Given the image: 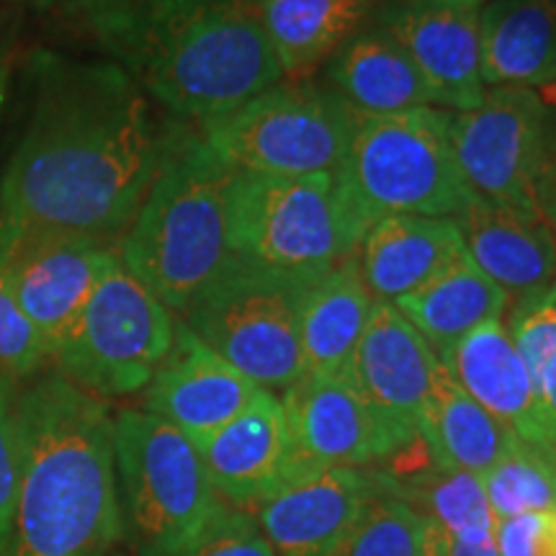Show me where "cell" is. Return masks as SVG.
I'll list each match as a JSON object with an SVG mask.
<instances>
[{"label": "cell", "mask_w": 556, "mask_h": 556, "mask_svg": "<svg viewBox=\"0 0 556 556\" xmlns=\"http://www.w3.org/2000/svg\"><path fill=\"white\" fill-rule=\"evenodd\" d=\"M31 111L0 180V268L47 240L119 248L160 168L168 122L106 60L29 54Z\"/></svg>", "instance_id": "6da1fadb"}, {"label": "cell", "mask_w": 556, "mask_h": 556, "mask_svg": "<svg viewBox=\"0 0 556 556\" xmlns=\"http://www.w3.org/2000/svg\"><path fill=\"white\" fill-rule=\"evenodd\" d=\"M47 13L54 31L184 124L225 116L283 80L242 0H50Z\"/></svg>", "instance_id": "7a4b0ae2"}, {"label": "cell", "mask_w": 556, "mask_h": 556, "mask_svg": "<svg viewBox=\"0 0 556 556\" xmlns=\"http://www.w3.org/2000/svg\"><path fill=\"white\" fill-rule=\"evenodd\" d=\"M21 467L0 556H109L119 544L114 417L58 371L18 387Z\"/></svg>", "instance_id": "3957f363"}, {"label": "cell", "mask_w": 556, "mask_h": 556, "mask_svg": "<svg viewBox=\"0 0 556 556\" xmlns=\"http://www.w3.org/2000/svg\"><path fill=\"white\" fill-rule=\"evenodd\" d=\"M232 178L193 124L168 122L155 180L116 250L122 266L173 315H184L235 261Z\"/></svg>", "instance_id": "277c9868"}, {"label": "cell", "mask_w": 556, "mask_h": 556, "mask_svg": "<svg viewBox=\"0 0 556 556\" xmlns=\"http://www.w3.org/2000/svg\"><path fill=\"white\" fill-rule=\"evenodd\" d=\"M122 533L137 556H186L235 507L217 495L199 448L148 409L114 417Z\"/></svg>", "instance_id": "5b68a950"}, {"label": "cell", "mask_w": 556, "mask_h": 556, "mask_svg": "<svg viewBox=\"0 0 556 556\" xmlns=\"http://www.w3.org/2000/svg\"><path fill=\"white\" fill-rule=\"evenodd\" d=\"M454 111L422 106L387 116L356 114L340 178L364 217L458 219L475 204L451 142Z\"/></svg>", "instance_id": "8992f818"}, {"label": "cell", "mask_w": 556, "mask_h": 556, "mask_svg": "<svg viewBox=\"0 0 556 556\" xmlns=\"http://www.w3.org/2000/svg\"><path fill=\"white\" fill-rule=\"evenodd\" d=\"M368 219L340 176L278 178L235 170L229 238L242 261L287 274L325 270L356 253Z\"/></svg>", "instance_id": "52a82bcc"}, {"label": "cell", "mask_w": 556, "mask_h": 556, "mask_svg": "<svg viewBox=\"0 0 556 556\" xmlns=\"http://www.w3.org/2000/svg\"><path fill=\"white\" fill-rule=\"evenodd\" d=\"M353 122L356 111L323 80L289 78L193 127L232 170L304 178L343 173Z\"/></svg>", "instance_id": "ba28073f"}, {"label": "cell", "mask_w": 556, "mask_h": 556, "mask_svg": "<svg viewBox=\"0 0 556 556\" xmlns=\"http://www.w3.org/2000/svg\"><path fill=\"white\" fill-rule=\"evenodd\" d=\"M317 274L270 270L235 255L225 274L178 319L253 384L283 392L307 371L299 307Z\"/></svg>", "instance_id": "9c48e42d"}, {"label": "cell", "mask_w": 556, "mask_h": 556, "mask_svg": "<svg viewBox=\"0 0 556 556\" xmlns=\"http://www.w3.org/2000/svg\"><path fill=\"white\" fill-rule=\"evenodd\" d=\"M176 319L116 261L52 351L54 371L99 400L144 392L168 356Z\"/></svg>", "instance_id": "30bf717a"}, {"label": "cell", "mask_w": 556, "mask_h": 556, "mask_svg": "<svg viewBox=\"0 0 556 556\" xmlns=\"http://www.w3.org/2000/svg\"><path fill=\"white\" fill-rule=\"evenodd\" d=\"M556 114L531 88H486L482 103L451 119V142L462 176L477 199L541 217Z\"/></svg>", "instance_id": "8fae6325"}, {"label": "cell", "mask_w": 556, "mask_h": 556, "mask_svg": "<svg viewBox=\"0 0 556 556\" xmlns=\"http://www.w3.org/2000/svg\"><path fill=\"white\" fill-rule=\"evenodd\" d=\"M281 405L296 475L319 469H377L413 448L368 402L351 371H307L283 389Z\"/></svg>", "instance_id": "7c38bea8"}, {"label": "cell", "mask_w": 556, "mask_h": 556, "mask_svg": "<svg viewBox=\"0 0 556 556\" xmlns=\"http://www.w3.org/2000/svg\"><path fill=\"white\" fill-rule=\"evenodd\" d=\"M389 495L379 469H319L289 479L253 507L276 556H343L361 516Z\"/></svg>", "instance_id": "4fadbf2b"}, {"label": "cell", "mask_w": 556, "mask_h": 556, "mask_svg": "<svg viewBox=\"0 0 556 556\" xmlns=\"http://www.w3.org/2000/svg\"><path fill=\"white\" fill-rule=\"evenodd\" d=\"M479 11L454 0H381L371 21L409 54L435 106L458 114L486 93Z\"/></svg>", "instance_id": "5bb4252c"}, {"label": "cell", "mask_w": 556, "mask_h": 556, "mask_svg": "<svg viewBox=\"0 0 556 556\" xmlns=\"http://www.w3.org/2000/svg\"><path fill=\"white\" fill-rule=\"evenodd\" d=\"M217 495L235 510H253L299 477L281 400L268 389L238 417L193 441Z\"/></svg>", "instance_id": "9a60e30c"}, {"label": "cell", "mask_w": 556, "mask_h": 556, "mask_svg": "<svg viewBox=\"0 0 556 556\" xmlns=\"http://www.w3.org/2000/svg\"><path fill=\"white\" fill-rule=\"evenodd\" d=\"M258 392V384L214 353L184 319H176L168 356L144 387V409L197 441L238 417Z\"/></svg>", "instance_id": "2e32d148"}, {"label": "cell", "mask_w": 556, "mask_h": 556, "mask_svg": "<svg viewBox=\"0 0 556 556\" xmlns=\"http://www.w3.org/2000/svg\"><path fill=\"white\" fill-rule=\"evenodd\" d=\"M438 361L394 304L377 302L361 338L351 374L361 392L379 415L405 438L409 446L420 441V420Z\"/></svg>", "instance_id": "e0dca14e"}, {"label": "cell", "mask_w": 556, "mask_h": 556, "mask_svg": "<svg viewBox=\"0 0 556 556\" xmlns=\"http://www.w3.org/2000/svg\"><path fill=\"white\" fill-rule=\"evenodd\" d=\"M119 250L90 240H47L24 248L0 268L13 299L54 351Z\"/></svg>", "instance_id": "ac0fdd59"}, {"label": "cell", "mask_w": 556, "mask_h": 556, "mask_svg": "<svg viewBox=\"0 0 556 556\" xmlns=\"http://www.w3.org/2000/svg\"><path fill=\"white\" fill-rule=\"evenodd\" d=\"M438 361L446 366L456 384L518 441L556 454L541 413L536 381L513 345L505 319H492L471 330L467 338L443 351Z\"/></svg>", "instance_id": "d6986e66"}, {"label": "cell", "mask_w": 556, "mask_h": 556, "mask_svg": "<svg viewBox=\"0 0 556 556\" xmlns=\"http://www.w3.org/2000/svg\"><path fill=\"white\" fill-rule=\"evenodd\" d=\"M454 222L469 261L510 302L556 281V235L544 219L477 199Z\"/></svg>", "instance_id": "ffe728a7"}, {"label": "cell", "mask_w": 556, "mask_h": 556, "mask_svg": "<svg viewBox=\"0 0 556 556\" xmlns=\"http://www.w3.org/2000/svg\"><path fill=\"white\" fill-rule=\"evenodd\" d=\"M462 253V232L454 219L394 214L368 225L356 248V263L371 296L394 304Z\"/></svg>", "instance_id": "44dd1931"}, {"label": "cell", "mask_w": 556, "mask_h": 556, "mask_svg": "<svg viewBox=\"0 0 556 556\" xmlns=\"http://www.w3.org/2000/svg\"><path fill=\"white\" fill-rule=\"evenodd\" d=\"M323 83L356 114L366 116L435 106L433 93L409 54L374 21L325 62Z\"/></svg>", "instance_id": "7402d4cb"}, {"label": "cell", "mask_w": 556, "mask_h": 556, "mask_svg": "<svg viewBox=\"0 0 556 556\" xmlns=\"http://www.w3.org/2000/svg\"><path fill=\"white\" fill-rule=\"evenodd\" d=\"M258 24L283 78H309L353 34L364 29L379 0H242Z\"/></svg>", "instance_id": "603a6c76"}, {"label": "cell", "mask_w": 556, "mask_h": 556, "mask_svg": "<svg viewBox=\"0 0 556 556\" xmlns=\"http://www.w3.org/2000/svg\"><path fill=\"white\" fill-rule=\"evenodd\" d=\"M479 34L486 88H556V0H490Z\"/></svg>", "instance_id": "cb8c5ba5"}, {"label": "cell", "mask_w": 556, "mask_h": 556, "mask_svg": "<svg viewBox=\"0 0 556 556\" xmlns=\"http://www.w3.org/2000/svg\"><path fill=\"white\" fill-rule=\"evenodd\" d=\"M374 307L377 299L361 278L356 253L319 270L304 289L299 307V336L307 371H351Z\"/></svg>", "instance_id": "d4e9b609"}, {"label": "cell", "mask_w": 556, "mask_h": 556, "mask_svg": "<svg viewBox=\"0 0 556 556\" xmlns=\"http://www.w3.org/2000/svg\"><path fill=\"white\" fill-rule=\"evenodd\" d=\"M420 441L435 467L482 477L516 446L518 438L479 407L438 364L420 420Z\"/></svg>", "instance_id": "484cf974"}, {"label": "cell", "mask_w": 556, "mask_h": 556, "mask_svg": "<svg viewBox=\"0 0 556 556\" xmlns=\"http://www.w3.org/2000/svg\"><path fill=\"white\" fill-rule=\"evenodd\" d=\"M394 307L433 348L435 356H441L471 330L492 319H503L510 307V296L490 281L464 250L441 274L394 302Z\"/></svg>", "instance_id": "4316f807"}, {"label": "cell", "mask_w": 556, "mask_h": 556, "mask_svg": "<svg viewBox=\"0 0 556 556\" xmlns=\"http://www.w3.org/2000/svg\"><path fill=\"white\" fill-rule=\"evenodd\" d=\"M387 482L389 495L405 500L422 516L433 518L454 539L464 544H492L497 520L486 503L482 477L435 467L430 462L428 469L407 479L387 475Z\"/></svg>", "instance_id": "83f0119b"}, {"label": "cell", "mask_w": 556, "mask_h": 556, "mask_svg": "<svg viewBox=\"0 0 556 556\" xmlns=\"http://www.w3.org/2000/svg\"><path fill=\"white\" fill-rule=\"evenodd\" d=\"M482 486L495 520L556 510V454L516 441V446L482 475Z\"/></svg>", "instance_id": "f1b7e54d"}, {"label": "cell", "mask_w": 556, "mask_h": 556, "mask_svg": "<svg viewBox=\"0 0 556 556\" xmlns=\"http://www.w3.org/2000/svg\"><path fill=\"white\" fill-rule=\"evenodd\" d=\"M426 520L405 500L381 495L366 507L343 556H422Z\"/></svg>", "instance_id": "f546056e"}, {"label": "cell", "mask_w": 556, "mask_h": 556, "mask_svg": "<svg viewBox=\"0 0 556 556\" xmlns=\"http://www.w3.org/2000/svg\"><path fill=\"white\" fill-rule=\"evenodd\" d=\"M505 328L539 389L541 374L556 353V281L518 299Z\"/></svg>", "instance_id": "4dcf8cb0"}, {"label": "cell", "mask_w": 556, "mask_h": 556, "mask_svg": "<svg viewBox=\"0 0 556 556\" xmlns=\"http://www.w3.org/2000/svg\"><path fill=\"white\" fill-rule=\"evenodd\" d=\"M47 364H52L50 343L24 315L0 276V374L24 381L37 377Z\"/></svg>", "instance_id": "1f68e13d"}, {"label": "cell", "mask_w": 556, "mask_h": 556, "mask_svg": "<svg viewBox=\"0 0 556 556\" xmlns=\"http://www.w3.org/2000/svg\"><path fill=\"white\" fill-rule=\"evenodd\" d=\"M16 400L18 381L0 374V548H3L5 531H9L11 523V510L13 500H16L21 467Z\"/></svg>", "instance_id": "d6a6232c"}, {"label": "cell", "mask_w": 556, "mask_h": 556, "mask_svg": "<svg viewBox=\"0 0 556 556\" xmlns=\"http://www.w3.org/2000/svg\"><path fill=\"white\" fill-rule=\"evenodd\" d=\"M492 544L500 556H556V510L497 520Z\"/></svg>", "instance_id": "836d02e7"}, {"label": "cell", "mask_w": 556, "mask_h": 556, "mask_svg": "<svg viewBox=\"0 0 556 556\" xmlns=\"http://www.w3.org/2000/svg\"><path fill=\"white\" fill-rule=\"evenodd\" d=\"M186 556H276V552L248 513L232 510L212 536Z\"/></svg>", "instance_id": "e575fe53"}, {"label": "cell", "mask_w": 556, "mask_h": 556, "mask_svg": "<svg viewBox=\"0 0 556 556\" xmlns=\"http://www.w3.org/2000/svg\"><path fill=\"white\" fill-rule=\"evenodd\" d=\"M422 556H500L495 544H464L451 536L433 518L426 520V539H422Z\"/></svg>", "instance_id": "d590c367"}, {"label": "cell", "mask_w": 556, "mask_h": 556, "mask_svg": "<svg viewBox=\"0 0 556 556\" xmlns=\"http://www.w3.org/2000/svg\"><path fill=\"white\" fill-rule=\"evenodd\" d=\"M13 41H16V16H11V13H0V106H3L5 96H9V86H11Z\"/></svg>", "instance_id": "8d00e7d4"}, {"label": "cell", "mask_w": 556, "mask_h": 556, "mask_svg": "<svg viewBox=\"0 0 556 556\" xmlns=\"http://www.w3.org/2000/svg\"><path fill=\"white\" fill-rule=\"evenodd\" d=\"M539 402L541 413H544L548 438H552V443L556 446V353L539 379Z\"/></svg>", "instance_id": "74e56055"}, {"label": "cell", "mask_w": 556, "mask_h": 556, "mask_svg": "<svg viewBox=\"0 0 556 556\" xmlns=\"http://www.w3.org/2000/svg\"><path fill=\"white\" fill-rule=\"evenodd\" d=\"M541 217H544L546 225L552 227V232L556 235V127H554L552 157H548L544 191H541Z\"/></svg>", "instance_id": "f35d334b"}, {"label": "cell", "mask_w": 556, "mask_h": 556, "mask_svg": "<svg viewBox=\"0 0 556 556\" xmlns=\"http://www.w3.org/2000/svg\"><path fill=\"white\" fill-rule=\"evenodd\" d=\"M454 3H464V5H475V9H482V5L490 3V0H454Z\"/></svg>", "instance_id": "ab89813d"}, {"label": "cell", "mask_w": 556, "mask_h": 556, "mask_svg": "<svg viewBox=\"0 0 556 556\" xmlns=\"http://www.w3.org/2000/svg\"><path fill=\"white\" fill-rule=\"evenodd\" d=\"M379 3H381V0H379Z\"/></svg>", "instance_id": "60d3db41"}]
</instances>
